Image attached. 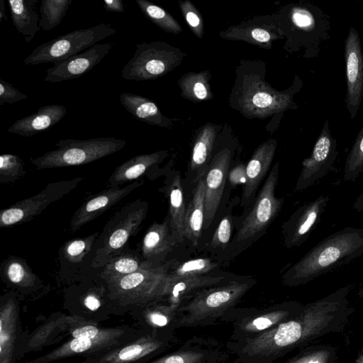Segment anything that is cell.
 Instances as JSON below:
<instances>
[{
  "mask_svg": "<svg viewBox=\"0 0 363 363\" xmlns=\"http://www.w3.org/2000/svg\"><path fill=\"white\" fill-rule=\"evenodd\" d=\"M348 286H344L329 296L308 305L302 316L281 324L254 340L255 351H276L320 335L335 324L336 315L347 312Z\"/></svg>",
  "mask_w": 363,
  "mask_h": 363,
  "instance_id": "obj_1",
  "label": "cell"
},
{
  "mask_svg": "<svg viewBox=\"0 0 363 363\" xmlns=\"http://www.w3.org/2000/svg\"><path fill=\"white\" fill-rule=\"evenodd\" d=\"M363 255V229L346 227L330 234L312 247L285 272L289 286L308 283L348 264Z\"/></svg>",
  "mask_w": 363,
  "mask_h": 363,
  "instance_id": "obj_2",
  "label": "cell"
},
{
  "mask_svg": "<svg viewBox=\"0 0 363 363\" xmlns=\"http://www.w3.org/2000/svg\"><path fill=\"white\" fill-rule=\"evenodd\" d=\"M279 162L272 168L248 214L242 220L233 242L230 252L236 255L259 238L279 214L284 203L277 198L275 189L278 182Z\"/></svg>",
  "mask_w": 363,
  "mask_h": 363,
  "instance_id": "obj_3",
  "label": "cell"
},
{
  "mask_svg": "<svg viewBox=\"0 0 363 363\" xmlns=\"http://www.w3.org/2000/svg\"><path fill=\"white\" fill-rule=\"evenodd\" d=\"M126 144V140L113 137L60 140L55 143L57 149L30 161L37 169L82 165L113 154Z\"/></svg>",
  "mask_w": 363,
  "mask_h": 363,
  "instance_id": "obj_4",
  "label": "cell"
},
{
  "mask_svg": "<svg viewBox=\"0 0 363 363\" xmlns=\"http://www.w3.org/2000/svg\"><path fill=\"white\" fill-rule=\"evenodd\" d=\"M147 203L140 199L125 206L107 223L95 251L92 267L105 266L123 251L129 239L139 230L147 213Z\"/></svg>",
  "mask_w": 363,
  "mask_h": 363,
  "instance_id": "obj_5",
  "label": "cell"
},
{
  "mask_svg": "<svg viewBox=\"0 0 363 363\" xmlns=\"http://www.w3.org/2000/svg\"><path fill=\"white\" fill-rule=\"evenodd\" d=\"M301 87L297 77L293 86L279 91L255 75L246 76L242 83L238 102L241 113L246 117L266 118L294 108L293 96Z\"/></svg>",
  "mask_w": 363,
  "mask_h": 363,
  "instance_id": "obj_6",
  "label": "cell"
},
{
  "mask_svg": "<svg viewBox=\"0 0 363 363\" xmlns=\"http://www.w3.org/2000/svg\"><path fill=\"white\" fill-rule=\"evenodd\" d=\"M186 53L162 41L136 44L132 58L123 67L121 76L127 80L157 79L179 65Z\"/></svg>",
  "mask_w": 363,
  "mask_h": 363,
  "instance_id": "obj_7",
  "label": "cell"
},
{
  "mask_svg": "<svg viewBox=\"0 0 363 363\" xmlns=\"http://www.w3.org/2000/svg\"><path fill=\"white\" fill-rule=\"evenodd\" d=\"M116 31L107 23L75 30L38 45L26 57L23 62L27 65L54 63L84 51L98 42L114 35Z\"/></svg>",
  "mask_w": 363,
  "mask_h": 363,
  "instance_id": "obj_8",
  "label": "cell"
},
{
  "mask_svg": "<svg viewBox=\"0 0 363 363\" xmlns=\"http://www.w3.org/2000/svg\"><path fill=\"white\" fill-rule=\"evenodd\" d=\"M83 179V177H79L50 183L35 196L19 201L9 208L1 210L0 227H11L33 219L50 204L74 190Z\"/></svg>",
  "mask_w": 363,
  "mask_h": 363,
  "instance_id": "obj_9",
  "label": "cell"
},
{
  "mask_svg": "<svg viewBox=\"0 0 363 363\" xmlns=\"http://www.w3.org/2000/svg\"><path fill=\"white\" fill-rule=\"evenodd\" d=\"M252 283L231 281L203 290L182 308L186 315L182 323H192L223 313L233 306L250 289Z\"/></svg>",
  "mask_w": 363,
  "mask_h": 363,
  "instance_id": "obj_10",
  "label": "cell"
},
{
  "mask_svg": "<svg viewBox=\"0 0 363 363\" xmlns=\"http://www.w3.org/2000/svg\"><path fill=\"white\" fill-rule=\"evenodd\" d=\"M337 155V141L330 133L327 119L311 155L302 162V169L294 191H303L326 175L333 167Z\"/></svg>",
  "mask_w": 363,
  "mask_h": 363,
  "instance_id": "obj_11",
  "label": "cell"
},
{
  "mask_svg": "<svg viewBox=\"0 0 363 363\" xmlns=\"http://www.w3.org/2000/svg\"><path fill=\"white\" fill-rule=\"evenodd\" d=\"M346 77L345 105L354 119L363 99V52L359 33L350 27L345 43Z\"/></svg>",
  "mask_w": 363,
  "mask_h": 363,
  "instance_id": "obj_12",
  "label": "cell"
},
{
  "mask_svg": "<svg viewBox=\"0 0 363 363\" xmlns=\"http://www.w3.org/2000/svg\"><path fill=\"white\" fill-rule=\"evenodd\" d=\"M329 197L320 195L300 206L282 225L284 243L287 248L300 246L321 220Z\"/></svg>",
  "mask_w": 363,
  "mask_h": 363,
  "instance_id": "obj_13",
  "label": "cell"
},
{
  "mask_svg": "<svg viewBox=\"0 0 363 363\" xmlns=\"http://www.w3.org/2000/svg\"><path fill=\"white\" fill-rule=\"evenodd\" d=\"M113 44H96L77 55L55 62L44 80L57 83L78 78L91 70L110 52Z\"/></svg>",
  "mask_w": 363,
  "mask_h": 363,
  "instance_id": "obj_14",
  "label": "cell"
},
{
  "mask_svg": "<svg viewBox=\"0 0 363 363\" xmlns=\"http://www.w3.org/2000/svg\"><path fill=\"white\" fill-rule=\"evenodd\" d=\"M168 263L157 264L111 281L116 290L123 294L153 298L165 294Z\"/></svg>",
  "mask_w": 363,
  "mask_h": 363,
  "instance_id": "obj_15",
  "label": "cell"
},
{
  "mask_svg": "<svg viewBox=\"0 0 363 363\" xmlns=\"http://www.w3.org/2000/svg\"><path fill=\"white\" fill-rule=\"evenodd\" d=\"M230 158L231 152L229 149L221 150L211 161L204 176V229L211 225L220 205L227 180Z\"/></svg>",
  "mask_w": 363,
  "mask_h": 363,
  "instance_id": "obj_16",
  "label": "cell"
},
{
  "mask_svg": "<svg viewBox=\"0 0 363 363\" xmlns=\"http://www.w3.org/2000/svg\"><path fill=\"white\" fill-rule=\"evenodd\" d=\"M143 181H135L123 187L114 186L89 197L74 213L70 221V230L75 232L94 220L122 199L141 186Z\"/></svg>",
  "mask_w": 363,
  "mask_h": 363,
  "instance_id": "obj_17",
  "label": "cell"
},
{
  "mask_svg": "<svg viewBox=\"0 0 363 363\" xmlns=\"http://www.w3.org/2000/svg\"><path fill=\"white\" fill-rule=\"evenodd\" d=\"M277 142L270 139L262 143L246 165V182L243 186L240 206L248 207L254 201L257 190L267 174L274 159Z\"/></svg>",
  "mask_w": 363,
  "mask_h": 363,
  "instance_id": "obj_18",
  "label": "cell"
},
{
  "mask_svg": "<svg viewBox=\"0 0 363 363\" xmlns=\"http://www.w3.org/2000/svg\"><path fill=\"white\" fill-rule=\"evenodd\" d=\"M179 242L170 226L169 216L162 223H154L145 233L142 241L143 259L157 264Z\"/></svg>",
  "mask_w": 363,
  "mask_h": 363,
  "instance_id": "obj_19",
  "label": "cell"
},
{
  "mask_svg": "<svg viewBox=\"0 0 363 363\" xmlns=\"http://www.w3.org/2000/svg\"><path fill=\"white\" fill-rule=\"evenodd\" d=\"M66 112L67 108L64 106L46 105L40 107L36 113L16 121L7 131L23 137H31L56 125Z\"/></svg>",
  "mask_w": 363,
  "mask_h": 363,
  "instance_id": "obj_20",
  "label": "cell"
},
{
  "mask_svg": "<svg viewBox=\"0 0 363 363\" xmlns=\"http://www.w3.org/2000/svg\"><path fill=\"white\" fill-rule=\"evenodd\" d=\"M218 34L227 40H242L264 48H271L274 40L284 37L282 30L275 25L249 23L230 26Z\"/></svg>",
  "mask_w": 363,
  "mask_h": 363,
  "instance_id": "obj_21",
  "label": "cell"
},
{
  "mask_svg": "<svg viewBox=\"0 0 363 363\" xmlns=\"http://www.w3.org/2000/svg\"><path fill=\"white\" fill-rule=\"evenodd\" d=\"M167 155L166 150L136 155L118 166L108 180V186H120L140 179Z\"/></svg>",
  "mask_w": 363,
  "mask_h": 363,
  "instance_id": "obj_22",
  "label": "cell"
},
{
  "mask_svg": "<svg viewBox=\"0 0 363 363\" xmlns=\"http://www.w3.org/2000/svg\"><path fill=\"white\" fill-rule=\"evenodd\" d=\"M205 207L204 177L196 183L191 201L186 207L184 220V236L194 246L198 245L203 228Z\"/></svg>",
  "mask_w": 363,
  "mask_h": 363,
  "instance_id": "obj_23",
  "label": "cell"
},
{
  "mask_svg": "<svg viewBox=\"0 0 363 363\" xmlns=\"http://www.w3.org/2000/svg\"><path fill=\"white\" fill-rule=\"evenodd\" d=\"M119 100L126 111L141 121L164 128L172 125V120L165 117L156 104L146 97L123 92L120 94Z\"/></svg>",
  "mask_w": 363,
  "mask_h": 363,
  "instance_id": "obj_24",
  "label": "cell"
},
{
  "mask_svg": "<svg viewBox=\"0 0 363 363\" xmlns=\"http://www.w3.org/2000/svg\"><path fill=\"white\" fill-rule=\"evenodd\" d=\"M216 136V126L207 123L199 131L194 144L189 171L196 183L204 177L210 164Z\"/></svg>",
  "mask_w": 363,
  "mask_h": 363,
  "instance_id": "obj_25",
  "label": "cell"
},
{
  "mask_svg": "<svg viewBox=\"0 0 363 363\" xmlns=\"http://www.w3.org/2000/svg\"><path fill=\"white\" fill-rule=\"evenodd\" d=\"M38 0H9L8 1L12 23L26 41L30 43L39 27V16L35 9Z\"/></svg>",
  "mask_w": 363,
  "mask_h": 363,
  "instance_id": "obj_26",
  "label": "cell"
},
{
  "mask_svg": "<svg viewBox=\"0 0 363 363\" xmlns=\"http://www.w3.org/2000/svg\"><path fill=\"white\" fill-rule=\"evenodd\" d=\"M169 197V217L170 226L179 242L184 241V220L185 216V202L181 176L176 174L170 182L167 189Z\"/></svg>",
  "mask_w": 363,
  "mask_h": 363,
  "instance_id": "obj_27",
  "label": "cell"
},
{
  "mask_svg": "<svg viewBox=\"0 0 363 363\" xmlns=\"http://www.w3.org/2000/svg\"><path fill=\"white\" fill-rule=\"evenodd\" d=\"M224 279L223 276L208 274L179 279H167L165 294L169 295L173 303L179 302L196 289L215 285Z\"/></svg>",
  "mask_w": 363,
  "mask_h": 363,
  "instance_id": "obj_28",
  "label": "cell"
},
{
  "mask_svg": "<svg viewBox=\"0 0 363 363\" xmlns=\"http://www.w3.org/2000/svg\"><path fill=\"white\" fill-rule=\"evenodd\" d=\"M157 265L141 259L134 252H122L113 257L101 272V276L108 281L133 274L140 269Z\"/></svg>",
  "mask_w": 363,
  "mask_h": 363,
  "instance_id": "obj_29",
  "label": "cell"
},
{
  "mask_svg": "<svg viewBox=\"0 0 363 363\" xmlns=\"http://www.w3.org/2000/svg\"><path fill=\"white\" fill-rule=\"evenodd\" d=\"M210 77L208 70L199 73L189 72L182 75L178 81L182 96L193 102L212 99L213 95L210 88Z\"/></svg>",
  "mask_w": 363,
  "mask_h": 363,
  "instance_id": "obj_30",
  "label": "cell"
},
{
  "mask_svg": "<svg viewBox=\"0 0 363 363\" xmlns=\"http://www.w3.org/2000/svg\"><path fill=\"white\" fill-rule=\"evenodd\" d=\"M209 258H196L179 263H168L167 278L179 279L208 274L218 266Z\"/></svg>",
  "mask_w": 363,
  "mask_h": 363,
  "instance_id": "obj_31",
  "label": "cell"
},
{
  "mask_svg": "<svg viewBox=\"0 0 363 363\" xmlns=\"http://www.w3.org/2000/svg\"><path fill=\"white\" fill-rule=\"evenodd\" d=\"M136 4L142 13L162 30L172 34L182 31L181 25L162 8L147 0H136Z\"/></svg>",
  "mask_w": 363,
  "mask_h": 363,
  "instance_id": "obj_32",
  "label": "cell"
},
{
  "mask_svg": "<svg viewBox=\"0 0 363 363\" xmlns=\"http://www.w3.org/2000/svg\"><path fill=\"white\" fill-rule=\"evenodd\" d=\"M72 4V0H43L40 7L39 27L50 30L58 26Z\"/></svg>",
  "mask_w": 363,
  "mask_h": 363,
  "instance_id": "obj_33",
  "label": "cell"
},
{
  "mask_svg": "<svg viewBox=\"0 0 363 363\" xmlns=\"http://www.w3.org/2000/svg\"><path fill=\"white\" fill-rule=\"evenodd\" d=\"M363 172V125L346 158L343 179L354 182Z\"/></svg>",
  "mask_w": 363,
  "mask_h": 363,
  "instance_id": "obj_34",
  "label": "cell"
},
{
  "mask_svg": "<svg viewBox=\"0 0 363 363\" xmlns=\"http://www.w3.org/2000/svg\"><path fill=\"white\" fill-rule=\"evenodd\" d=\"M99 233L80 238L68 240L63 245V256L71 263L81 262L91 249Z\"/></svg>",
  "mask_w": 363,
  "mask_h": 363,
  "instance_id": "obj_35",
  "label": "cell"
},
{
  "mask_svg": "<svg viewBox=\"0 0 363 363\" xmlns=\"http://www.w3.org/2000/svg\"><path fill=\"white\" fill-rule=\"evenodd\" d=\"M26 174L24 164L19 156L2 154L0 156V183L13 182Z\"/></svg>",
  "mask_w": 363,
  "mask_h": 363,
  "instance_id": "obj_36",
  "label": "cell"
},
{
  "mask_svg": "<svg viewBox=\"0 0 363 363\" xmlns=\"http://www.w3.org/2000/svg\"><path fill=\"white\" fill-rule=\"evenodd\" d=\"M4 272L6 278L15 284H23L34 279L31 269L26 262L19 258H9L6 262Z\"/></svg>",
  "mask_w": 363,
  "mask_h": 363,
  "instance_id": "obj_37",
  "label": "cell"
},
{
  "mask_svg": "<svg viewBox=\"0 0 363 363\" xmlns=\"http://www.w3.org/2000/svg\"><path fill=\"white\" fill-rule=\"evenodd\" d=\"M179 8L186 23L194 34L201 39L203 35V21L202 16L189 0L179 1Z\"/></svg>",
  "mask_w": 363,
  "mask_h": 363,
  "instance_id": "obj_38",
  "label": "cell"
},
{
  "mask_svg": "<svg viewBox=\"0 0 363 363\" xmlns=\"http://www.w3.org/2000/svg\"><path fill=\"white\" fill-rule=\"evenodd\" d=\"M232 234V216L228 214L222 218L210 242L213 249L224 248L229 243Z\"/></svg>",
  "mask_w": 363,
  "mask_h": 363,
  "instance_id": "obj_39",
  "label": "cell"
},
{
  "mask_svg": "<svg viewBox=\"0 0 363 363\" xmlns=\"http://www.w3.org/2000/svg\"><path fill=\"white\" fill-rule=\"evenodd\" d=\"M289 313L288 311H278L264 314L247 323L245 329L247 331H259L267 329L285 318Z\"/></svg>",
  "mask_w": 363,
  "mask_h": 363,
  "instance_id": "obj_40",
  "label": "cell"
},
{
  "mask_svg": "<svg viewBox=\"0 0 363 363\" xmlns=\"http://www.w3.org/2000/svg\"><path fill=\"white\" fill-rule=\"evenodd\" d=\"M28 95L20 91L10 83L0 79V105L14 104L28 98Z\"/></svg>",
  "mask_w": 363,
  "mask_h": 363,
  "instance_id": "obj_41",
  "label": "cell"
},
{
  "mask_svg": "<svg viewBox=\"0 0 363 363\" xmlns=\"http://www.w3.org/2000/svg\"><path fill=\"white\" fill-rule=\"evenodd\" d=\"M246 166L238 164L233 167L228 173L227 179L233 187L245 185L246 182Z\"/></svg>",
  "mask_w": 363,
  "mask_h": 363,
  "instance_id": "obj_42",
  "label": "cell"
},
{
  "mask_svg": "<svg viewBox=\"0 0 363 363\" xmlns=\"http://www.w3.org/2000/svg\"><path fill=\"white\" fill-rule=\"evenodd\" d=\"M291 19L294 24L299 28H308L312 23L311 16L301 9H294L293 10Z\"/></svg>",
  "mask_w": 363,
  "mask_h": 363,
  "instance_id": "obj_43",
  "label": "cell"
},
{
  "mask_svg": "<svg viewBox=\"0 0 363 363\" xmlns=\"http://www.w3.org/2000/svg\"><path fill=\"white\" fill-rule=\"evenodd\" d=\"M145 348L140 345H130L124 347L119 353L118 357L121 360L128 361L136 358L140 355Z\"/></svg>",
  "mask_w": 363,
  "mask_h": 363,
  "instance_id": "obj_44",
  "label": "cell"
},
{
  "mask_svg": "<svg viewBox=\"0 0 363 363\" xmlns=\"http://www.w3.org/2000/svg\"><path fill=\"white\" fill-rule=\"evenodd\" d=\"M98 329L92 325H86L80 328L76 329L72 335L74 338H86L92 339L98 334Z\"/></svg>",
  "mask_w": 363,
  "mask_h": 363,
  "instance_id": "obj_45",
  "label": "cell"
},
{
  "mask_svg": "<svg viewBox=\"0 0 363 363\" xmlns=\"http://www.w3.org/2000/svg\"><path fill=\"white\" fill-rule=\"evenodd\" d=\"M91 346V341L86 338H74L70 343V348L73 352H82L89 350Z\"/></svg>",
  "mask_w": 363,
  "mask_h": 363,
  "instance_id": "obj_46",
  "label": "cell"
},
{
  "mask_svg": "<svg viewBox=\"0 0 363 363\" xmlns=\"http://www.w3.org/2000/svg\"><path fill=\"white\" fill-rule=\"evenodd\" d=\"M104 7L106 10L111 12L123 13L125 11V6L121 0H104Z\"/></svg>",
  "mask_w": 363,
  "mask_h": 363,
  "instance_id": "obj_47",
  "label": "cell"
},
{
  "mask_svg": "<svg viewBox=\"0 0 363 363\" xmlns=\"http://www.w3.org/2000/svg\"><path fill=\"white\" fill-rule=\"evenodd\" d=\"M85 306L91 311L97 310L100 306V301L94 295H88L84 299Z\"/></svg>",
  "mask_w": 363,
  "mask_h": 363,
  "instance_id": "obj_48",
  "label": "cell"
},
{
  "mask_svg": "<svg viewBox=\"0 0 363 363\" xmlns=\"http://www.w3.org/2000/svg\"><path fill=\"white\" fill-rule=\"evenodd\" d=\"M150 318L154 324L159 326H164L168 323L167 318L160 313H152Z\"/></svg>",
  "mask_w": 363,
  "mask_h": 363,
  "instance_id": "obj_49",
  "label": "cell"
},
{
  "mask_svg": "<svg viewBox=\"0 0 363 363\" xmlns=\"http://www.w3.org/2000/svg\"><path fill=\"white\" fill-rule=\"evenodd\" d=\"M352 207L359 212L363 211V191L358 196Z\"/></svg>",
  "mask_w": 363,
  "mask_h": 363,
  "instance_id": "obj_50",
  "label": "cell"
},
{
  "mask_svg": "<svg viewBox=\"0 0 363 363\" xmlns=\"http://www.w3.org/2000/svg\"><path fill=\"white\" fill-rule=\"evenodd\" d=\"M5 11H6V9H5V5H4V1L1 0L0 1V24L3 22L4 20H6L7 18Z\"/></svg>",
  "mask_w": 363,
  "mask_h": 363,
  "instance_id": "obj_51",
  "label": "cell"
},
{
  "mask_svg": "<svg viewBox=\"0 0 363 363\" xmlns=\"http://www.w3.org/2000/svg\"><path fill=\"white\" fill-rule=\"evenodd\" d=\"M301 363H319L318 361H315V360H308L306 362H301Z\"/></svg>",
  "mask_w": 363,
  "mask_h": 363,
  "instance_id": "obj_52",
  "label": "cell"
}]
</instances>
